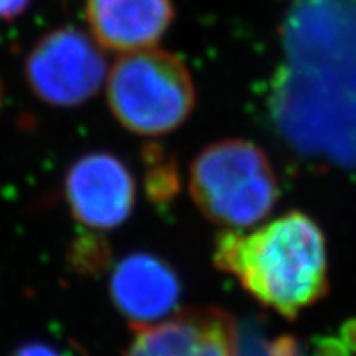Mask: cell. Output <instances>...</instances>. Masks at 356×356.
<instances>
[{
	"instance_id": "cell-1",
	"label": "cell",
	"mask_w": 356,
	"mask_h": 356,
	"mask_svg": "<svg viewBox=\"0 0 356 356\" xmlns=\"http://www.w3.org/2000/svg\"><path fill=\"white\" fill-rule=\"evenodd\" d=\"M287 63L274 114L305 144L356 142V3L296 0L282 30Z\"/></svg>"
},
{
	"instance_id": "cell-2",
	"label": "cell",
	"mask_w": 356,
	"mask_h": 356,
	"mask_svg": "<svg viewBox=\"0 0 356 356\" xmlns=\"http://www.w3.org/2000/svg\"><path fill=\"white\" fill-rule=\"evenodd\" d=\"M213 262L259 304L286 318H296L328 292L325 236L300 211H289L249 233L225 231L215 243Z\"/></svg>"
},
{
	"instance_id": "cell-3",
	"label": "cell",
	"mask_w": 356,
	"mask_h": 356,
	"mask_svg": "<svg viewBox=\"0 0 356 356\" xmlns=\"http://www.w3.org/2000/svg\"><path fill=\"white\" fill-rule=\"evenodd\" d=\"M106 96L115 121L137 136L175 131L193 113V78L180 56L162 48L122 53L108 71Z\"/></svg>"
},
{
	"instance_id": "cell-4",
	"label": "cell",
	"mask_w": 356,
	"mask_h": 356,
	"mask_svg": "<svg viewBox=\"0 0 356 356\" xmlns=\"http://www.w3.org/2000/svg\"><path fill=\"white\" fill-rule=\"evenodd\" d=\"M190 193L208 220L228 229H244L273 211L279 185L264 150L249 140L225 139L193 160Z\"/></svg>"
},
{
	"instance_id": "cell-5",
	"label": "cell",
	"mask_w": 356,
	"mask_h": 356,
	"mask_svg": "<svg viewBox=\"0 0 356 356\" xmlns=\"http://www.w3.org/2000/svg\"><path fill=\"white\" fill-rule=\"evenodd\" d=\"M104 50L76 26L44 33L25 58L30 91L53 108H76L99 91L108 78Z\"/></svg>"
},
{
	"instance_id": "cell-6",
	"label": "cell",
	"mask_w": 356,
	"mask_h": 356,
	"mask_svg": "<svg viewBox=\"0 0 356 356\" xmlns=\"http://www.w3.org/2000/svg\"><path fill=\"white\" fill-rule=\"evenodd\" d=\"M65 190L73 216L89 228H118L132 211L131 172L109 152H91L78 159L70 167Z\"/></svg>"
},
{
	"instance_id": "cell-7",
	"label": "cell",
	"mask_w": 356,
	"mask_h": 356,
	"mask_svg": "<svg viewBox=\"0 0 356 356\" xmlns=\"http://www.w3.org/2000/svg\"><path fill=\"white\" fill-rule=\"evenodd\" d=\"M126 356H239V332L225 310L191 309L140 328Z\"/></svg>"
},
{
	"instance_id": "cell-8",
	"label": "cell",
	"mask_w": 356,
	"mask_h": 356,
	"mask_svg": "<svg viewBox=\"0 0 356 356\" xmlns=\"http://www.w3.org/2000/svg\"><path fill=\"white\" fill-rule=\"evenodd\" d=\"M89 32L118 55L157 47L175 19L173 0H84Z\"/></svg>"
},
{
	"instance_id": "cell-9",
	"label": "cell",
	"mask_w": 356,
	"mask_h": 356,
	"mask_svg": "<svg viewBox=\"0 0 356 356\" xmlns=\"http://www.w3.org/2000/svg\"><path fill=\"white\" fill-rule=\"evenodd\" d=\"M111 297L136 330L150 327L175 309L180 282L157 256L136 252L119 262L111 275Z\"/></svg>"
},
{
	"instance_id": "cell-10",
	"label": "cell",
	"mask_w": 356,
	"mask_h": 356,
	"mask_svg": "<svg viewBox=\"0 0 356 356\" xmlns=\"http://www.w3.org/2000/svg\"><path fill=\"white\" fill-rule=\"evenodd\" d=\"M71 266L84 275H97L106 269L111 261V249L101 236L83 233L73 241L70 249Z\"/></svg>"
},
{
	"instance_id": "cell-11",
	"label": "cell",
	"mask_w": 356,
	"mask_h": 356,
	"mask_svg": "<svg viewBox=\"0 0 356 356\" xmlns=\"http://www.w3.org/2000/svg\"><path fill=\"white\" fill-rule=\"evenodd\" d=\"M147 162V193L155 202H163L173 195L177 188V177L172 163L167 162L162 152L155 147L144 150Z\"/></svg>"
},
{
	"instance_id": "cell-12",
	"label": "cell",
	"mask_w": 356,
	"mask_h": 356,
	"mask_svg": "<svg viewBox=\"0 0 356 356\" xmlns=\"http://www.w3.org/2000/svg\"><path fill=\"white\" fill-rule=\"evenodd\" d=\"M32 0H0V22H12L24 15Z\"/></svg>"
},
{
	"instance_id": "cell-13",
	"label": "cell",
	"mask_w": 356,
	"mask_h": 356,
	"mask_svg": "<svg viewBox=\"0 0 356 356\" xmlns=\"http://www.w3.org/2000/svg\"><path fill=\"white\" fill-rule=\"evenodd\" d=\"M10 356H63L47 343H26L17 348Z\"/></svg>"
}]
</instances>
